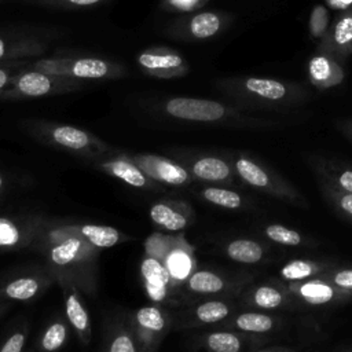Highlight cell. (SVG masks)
Here are the masks:
<instances>
[{"mask_svg": "<svg viewBox=\"0 0 352 352\" xmlns=\"http://www.w3.org/2000/svg\"><path fill=\"white\" fill-rule=\"evenodd\" d=\"M30 67L65 76L82 81H111L124 78L128 69L116 60L99 56H76V55H55L38 58L29 63Z\"/></svg>", "mask_w": 352, "mask_h": 352, "instance_id": "1", "label": "cell"}, {"mask_svg": "<svg viewBox=\"0 0 352 352\" xmlns=\"http://www.w3.org/2000/svg\"><path fill=\"white\" fill-rule=\"evenodd\" d=\"M87 84L88 82L82 80L45 73L28 65L21 69L11 78L7 88L0 92V100H25L63 95L80 91L87 87Z\"/></svg>", "mask_w": 352, "mask_h": 352, "instance_id": "2", "label": "cell"}, {"mask_svg": "<svg viewBox=\"0 0 352 352\" xmlns=\"http://www.w3.org/2000/svg\"><path fill=\"white\" fill-rule=\"evenodd\" d=\"M234 169L238 177L253 190L292 205L307 206L300 191L263 162L245 154H239L234 160Z\"/></svg>", "mask_w": 352, "mask_h": 352, "instance_id": "3", "label": "cell"}, {"mask_svg": "<svg viewBox=\"0 0 352 352\" xmlns=\"http://www.w3.org/2000/svg\"><path fill=\"white\" fill-rule=\"evenodd\" d=\"M158 110L168 117L190 122H221L238 117L235 109L212 99L169 96L157 102Z\"/></svg>", "mask_w": 352, "mask_h": 352, "instance_id": "4", "label": "cell"}, {"mask_svg": "<svg viewBox=\"0 0 352 352\" xmlns=\"http://www.w3.org/2000/svg\"><path fill=\"white\" fill-rule=\"evenodd\" d=\"M230 22V16L220 11H192L170 21L166 36L180 41H202L217 36Z\"/></svg>", "mask_w": 352, "mask_h": 352, "instance_id": "5", "label": "cell"}, {"mask_svg": "<svg viewBox=\"0 0 352 352\" xmlns=\"http://www.w3.org/2000/svg\"><path fill=\"white\" fill-rule=\"evenodd\" d=\"M138 67L148 77L160 80L182 78L190 73L187 59L177 50L165 45H153L135 56Z\"/></svg>", "mask_w": 352, "mask_h": 352, "instance_id": "6", "label": "cell"}, {"mask_svg": "<svg viewBox=\"0 0 352 352\" xmlns=\"http://www.w3.org/2000/svg\"><path fill=\"white\" fill-rule=\"evenodd\" d=\"M287 293L294 298L297 305L307 307H330L340 305L352 300V294L336 287L323 278H312L301 282H282Z\"/></svg>", "mask_w": 352, "mask_h": 352, "instance_id": "7", "label": "cell"}, {"mask_svg": "<svg viewBox=\"0 0 352 352\" xmlns=\"http://www.w3.org/2000/svg\"><path fill=\"white\" fill-rule=\"evenodd\" d=\"M36 131L40 132L48 142L73 151L96 150L102 146L100 142L89 132L72 125L37 122Z\"/></svg>", "mask_w": 352, "mask_h": 352, "instance_id": "8", "label": "cell"}, {"mask_svg": "<svg viewBox=\"0 0 352 352\" xmlns=\"http://www.w3.org/2000/svg\"><path fill=\"white\" fill-rule=\"evenodd\" d=\"M219 89L226 94L242 95L248 94L268 102L283 100L287 95V87L272 78H260V77H246L235 80H223L219 82Z\"/></svg>", "mask_w": 352, "mask_h": 352, "instance_id": "9", "label": "cell"}, {"mask_svg": "<svg viewBox=\"0 0 352 352\" xmlns=\"http://www.w3.org/2000/svg\"><path fill=\"white\" fill-rule=\"evenodd\" d=\"M245 305L260 311H278L297 308V302L283 287L280 280L260 283L249 289L243 298Z\"/></svg>", "mask_w": 352, "mask_h": 352, "instance_id": "10", "label": "cell"}, {"mask_svg": "<svg viewBox=\"0 0 352 352\" xmlns=\"http://www.w3.org/2000/svg\"><path fill=\"white\" fill-rule=\"evenodd\" d=\"M50 44L40 36L0 33V62L32 59L44 55Z\"/></svg>", "mask_w": 352, "mask_h": 352, "instance_id": "11", "label": "cell"}, {"mask_svg": "<svg viewBox=\"0 0 352 352\" xmlns=\"http://www.w3.org/2000/svg\"><path fill=\"white\" fill-rule=\"evenodd\" d=\"M308 78L318 89H327L340 85L344 78L342 67L336 62L333 56L326 54L314 55L308 62Z\"/></svg>", "mask_w": 352, "mask_h": 352, "instance_id": "12", "label": "cell"}, {"mask_svg": "<svg viewBox=\"0 0 352 352\" xmlns=\"http://www.w3.org/2000/svg\"><path fill=\"white\" fill-rule=\"evenodd\" d=\"M322 40L323 50L331 55L337 58L348 55L352 51V10L344 11Z\"/></svg>", "mask_w": 352, "mask_h": 352, "instance_id": "13", "label": "cell"}, {"mask_svg": "<svg viewBox=\"0 0 352 352\" xmlns=\"http://www.w3.org/2000/svg\"><path fill=\"white\" fill-rule=\"evenodd\" d=\"M230 326L239 330L241 333L264 336L276 330L280 326V319L278 316L270 315L267 311L252 309L235 315Z\"/></svg>", "mask_w": 352, "mask_h": 352, "instance_id": "14", "label": "cell"}, {"mask_svg": "<svg viewBox=\"0 0 352 352\" xmlns=\"http://www.w3.org/2000/svg\"><path fill=\"white\" fill-rule=\"evenodd\" d=\"M334 264L329 260H311V258H294L287 261L279 270V278L282 282H301L329 271Z\"/></svg>", "mask_w": 352, "mask_h": 352, "instance_id": "15", "label": "cell"}, {"mask_svg": "<svg viewBox=\"0 0 352 352\" xmlns=\"http://www.w3.org/2000/svg\"><path fill=\"white\" fill-rule=\"evenodd\" d=\"M267 338L264 336L232 333V331H214L206 337V345L212 352H242L245 346L263 344Z\"/></svg>", "mask_w": 352, "mask_h": 352, "instance_id": "16", "label": "cell"}, {"mask_svg": "<svg viewBox=\"0 0 352 352\" xmlns=\"http://www.w3.org/2000/svg\"><path fill=\"white\" fill-rule=\"evenodd\" d=\"M191 170L194 176L201 180L217 183H228L235 172L234 166H231L230 162L213 155H205L195 160Z\"/></svg>", "mask_w": 352, "mask_h": 352, "instance_id": "17", "label": "cell"}, {"mask_svg": "<svg viewBox=\"0 0 352 352\" xmlns=\"http://www.w3.org/2000/svg\"><path fill=\"white\" fill-rule=\"evenodd\" d=\"M228 258L242 264H258L265 261L270 249L267 245L254 239H234L226 246Z\"/></svg>", "mask_w": 352, "mask_h": 352, "instance_id": "18", "label": "cell"}, {"mask_svg": "<svg viewBox=\"0 0 352 352\" xmlns=\"http://www.w3.org/2000/svg\"><path fill=\"white\" fill-rule=\"evenodd\" d=\"M140 161L153 176L161 179L165 183L184 184L188 180L187 170L183 166L168 161L166 158L146 155V157H140Z\"/></svg>", "mask_w": 352, "mask_h": 352, "instance_id": "19", "label": "cell"}, {"mask_svg": "<svg viewBox=\"0 0 352 352\" xmlns=\"http://www.w3.org/2000/svg\"><path fill=\"white\" fill-rule=\"evenodd\" d=\"M312 166L318 173L319 183H324L345 192H352V168L320 160L314 162Z\"/></svg>", "mask_w": 352, "mask_h": 352, "instance_id": "20", "label": "cell"}, {"mask_svg": "<svg viewBox=\"0 0 352 352\" xmlns=\"http://www.w3.org/2000/svg\"><path fill=\"white\" fill-rule=\"evenodd\" d=\"M142 275L146 282L150 297L155 301L162 300L166 293V285L169 280V272L157 260L146 258L142 263Z\"/></svg>", "mask_w": 352, "mask_h": 352, "instance_id": "21", "label": "cell"}, {"mask_svg": "<svg viewBox=\"0 0 352 352\" xmlns=\"http://www.w3.org/2000/svg\"><path fill=\"white\" fill-rule=\"evenodd\" d=\"M228 280L212 271H197L188 279V287L201 294H219L227 290Z\"/></svg>", "mask_w": 352, "mask_h": 352, "instance_id": "22", "label": "cell"}, {"mask_svg": "<svg viewBox=\"0 0 352 352\" xmlns=\"http://www.w3.org/2000/svg\"><path fill=\"white\" fill-rule=\"evenodd\" d=\"M263 235L268 241L287 248H297L308 243V239L301 232L278 223H271L263 227Z\"/></svg>", "mask_w": 352, "mask_h": 352, "instance_id": "23", "label": "cell"}, {"mask_svg": "<svg viewBox=\"0 0 352 352\" xmlns=\"http://www.w3.org/2000/svg\"><path fill=\"white\" fill-rule=\"evenodd\" d=\"M102 168L133 187L146 186V177L142 173V170L125 160H113V161L104 162Z\"/></svg>", "mask_w": 352, "mask_h": 352, "instance_id": "24", "label": "cell"}, {"mask_svg": "<svg viewBox=\"0 0 352 352\" xmlns=\"http://www.w3.org/2000/svg\"><path fill=\"white\" fill-rule=\"evenodd\" d=\"M202 197L208 202L226 209H241L246 204L239 192L223 187H206L202 190Z\"/></svg>", "mask_w": 352, "mask_h": 352, "instance_id": "25", "label": "cell"}, {"mask_svg": "<svg viewBox=\"0 0 352 352\" xmlns=\"http://www.w3.org/2000/svg\"><path fill=\"white\" fill-rule=\"evenodd\" d=\"M150 216L154 223L166 230L177 231L187 226V219L184 217V214L173 210L170 206L165 204H155L150 209Z\"/></svg>", "mask_w": 352, "mask_h": 352, "instance_id": "26", "label": "cell"}, {"mask_svg": "<svg viewBox=\"0 0 352 352\" xmlns=\"http://www.w3.org/2000/svg\"><path fill=\"white\" fill-rule=\"evenodd\" d=\"M231 315V305L223 300H209L199 304L195 316L201 323H217Z\"/></svg>", "mask_w": 352, "mask_h": 352, "instance_id": "27", "label": "cell"}, {"mask_svg": "<svg viewBox=\"0 0 352 352\" xmlns=\"http://www.w3.org/2000/svg\"><path fill=\"white\" fill-rule=\"evenodd\" d=\"M81 232L91 243L98 248H111L120 239V232L116 228L107 226L87 224L81 228Z\"/></svg>", "mask_w": 352, "mask_h": 352, "instance_id": "28", "label": "cell"}, {"mask_svg": "<svg viewBox=\"0 0 352 352\" xmlns=\"http://www.w3.org/2000/svg\"><path fill=\"white\" fill-rule=\"evenodd\" d=\"M25 4L47 8V10H81V8H91L107 3L110 0H19Z\"/></svg>", "mask_w": 352, "mask_h": 352, "instance_id": "29", "label": "cell"}, {"mask_svg": "<svg viewBox=\"0 0 352 352\" xmlns=\"http://www.w3.org/2000/svg\"><path fill=\"white\" fill-rule=\"evenodd\" d=\"M320 187L323 195L330 202V205L337 210V213L352 221V192L337 190L324 183H320Z\"/></svg>", "mask_w": 352, "mask_h": 352, "instance_id": "30", "label": "cell"}, {"mask_svg": "<svg viewBox=\"0 0 352 352\" xmlns=\"http://www.w3.org/2000/svg\"><path fill=\"white\" fill-rule=\"evenodd\" d=\"M38 290V283L33 278H19L6 286V294L14 300H29Z\"/></svg>", "mask_w": 352, "mask_h": 352, "instance_id": "31", "label": "cell"}, {"mask_svg": "<svg viewBox=\"0 0 352 352\" xmlns=\"http://www.w3.org/2000/svg\"><path fill=\"white\" fill-rule=\"evenodd\" d=\"M66 314L70 323L78 330L85 331L88 329V315L81 301L74 293H70L66 300Z\"/></svg>", "mask_w": 352, "mask_h": 352, "instance_id": "32", "label": "cell"}, {"mask_svg": "<svg viewBox=\"0 0 352 352\" xmlns=\"http://www.w3.org/2000/svg\"><path fill=\"white\" fill-rule=\"evenodd\" d=\"M333 283L336 287L352 294V267H331L324 274L319 275Z\"/></svg>", "mask_w": 352, "mask_h": 352, "instance_id": "33", "label": "cell"}, {"mask_svg": "<svg viewBox=\"0 0 352 352\" xmlns=\"http://www.w3.org/2000/svg\"><path fill=\"white\" fill-rule=\"evenodd\" d=\"M80 250V241L76 238L66 239L51 250V260L58 265H65L73 261Z\"/></svg>", "mask_w": 352, "mask_h": 352, "instance_id": "34", "label": "cell"}, {"mask_svg": "<svg viewBox=\"0 0 352 352\" xmlns=\"http://www.w3.org/2000/svg\"><path fill=\"white\" fill-rule=\"evenodd\" d=\"M329 28V10L327 7L318 4L314 7L309 16V33L315 38H323Z\"/></svg>", "mask_w": 352, "mask_h": 352, "instance_id": "35", "label": "cell"}, {"mask_svg": "<svg viewBox=\"0 0 352 352\" xmlns=\"http://www.w3.org/2000/svg\"><path fill=\"white\" fill-rule=\"evenodd\" d=\"M136 319H138L140 326H143L148 330H153V331H160L165 324V320H164V316H162L161 311L155 307L140 308L136 312Z\"/></svg>", "mask_w": 352, "mask_h": 352, "instance_id": "36", "label": "cell"}, {"mask_svg": "<svg viewBox=\"0 0 352 352\" xmlns=\"http://www.w3.org/2000/svg\"><path fill=\"white\" fill-rule=\"evenodd\" d=\"M208 0H161V8L166 12H177V14H188L197 11Z\"/></svg>", "mask_w": 352, "mask_h": 352, "instance_id": "37", "label": "cell"}, {"mask_svg": "<svg viewBox=\"0 0 352 352\" xmlns=\"http://www.w3.org/2000/svg\"><path fill=\"white\" fill-rule=\"evenodd\" d=\"M29 59H16V60H7L0 62V92L7 88L11 78L23 67L29 65Z\"/></svg>", "mask_w": 352, "mask_h": 352, "instance_id": "38", "label": "cell"}, {"mask_svg": "<svg viewBox=\"0 0 352 352\" xmlns=\"http://www.w3.org/2000/svg\"><path fill=\"white\" fill-rule=\"evenodd\" d=\"M66 338V329L62 323H54L51 324L44 337H43V346L45 351H54L59 348Z\"/></svg>", "mask_w": 352, "mask_h": 352, "instance_id": "39", "label": "cell"}, {"mask_svg": "<svg viewBox=\"0 0 352 352\" xmlns=\"http://www.w3.org/2000/svg\"><path fill=\"white\" fill-rule=\"evenodd\" d=\"M168 267H169V271L173 276L176 278H183L187 275L188 272V268H190V261L187 258V256L184 253H180V252H176L173 253L170 257H169V261H168Z\"/></svg>", "mask_w": 352, "mask_h": 352, "instance_id": "40", "label": "cell"}, {"mask_svg": "<svg viewBox=\"0 0 352 352\" xmlns=\"http://www.w3.org/2000/svg\"><path fill=\"white\" fill-rule=\"evenodd\" d=\"M19 231L7 219H0V246H11L18 242Z\"/></svg>", "mask_w": 352, "mask_h": 352, "instance_id": "41", "label": "cell"}, {"mask_svg": "<svg viewBox=\"0 0 352 352\" xmlns=\"http://www.w3.org/2000/svg\"><path fill=\"white\" fill-rule=\"evenodd\" d=\"M110 352H136V351H135V345H133L132 340L129 338V336L121 334L113 340Z\"/></svg>", "mask_w": 352, "mask_h": 352, "instance_id": "42", "label": "cell"}, {"mask_svg": "<svg viewBox=\"0 0 352 352\" xmlns=\"http://www.w3.org/2000/svg\"><path fill=\"white\" fill-rule=\"evenodd\" d=\"M23 341H25L23 334L15 333L6 341V344L3 345L0 352H21L22 346H23Z\"/></svg>", "mask_w": 352, "mask_h": 352, "instance_id": "43", "label": "cell"}, {"mask_svg": "<svg viewBox=\"0 0 352 352\" xmlns=\"http://www.w3.org/2000/svg\"><path fill=\"white\" fill-rule=\"evenodd\" d=\"M326 3L330 8L340 11H346L352 7V0H326Z\"/></svg>", "mask_w": 352, "mask_h": 352, "instance_id": "44", "label": "cell"}, {"mask_svg": "<svg viewBox=\"0 0 352 352\" xmlns=\"http://www.w3.org/2000/svg\"><path fill=\"white\" fill-rule=\"evenodd\" d=\"M254 352H290V351L283 349V348H276V349H258V351H254Z\"/></svg>", "mask_w": 352, "mask_h": 352, "instance_id": "45", "label": "cell"}, {"mask_svg": "<svg viewBox=\"0 0 352 352\" xmlns=\"http://www.w3.org/2000/svg\"><path fill=\"white\" fill-rule=\"evenodd\" d=\"M345 131H346V135H348V136L351 138V140H352V124H351Z\"/></svg>", "mask_w": 352, "mask_h": 352, "instance_id": "46", "label": "cell"}, {"mask_svg": "<svg viewBox=\"0 0 352 352\" xmlns=\"http://www.w3.org/2000/svg\"><path fill=\"white\" fill-rule=\"evenodd\" d=\"M11 1H19V0H0V4H4V3H11Z\"/></svg>", "mask_w": 352, "mask_h": 352, "instance_id": "47", "label": "cell"}, {"mask_svg": "<svg viewBox=\"0 0 352 352\" xmlns=\"http://www.w3.org/2000/svg\"><path fill=\"white\" fill-rule=\"evenodd\" d=\"M1 184H3V179H1V176H0V187H1Z\"/></svg>", "mask_w": 352, "mask_h": 352, "instance_id": "48", "label": "cell"}, {"mask_svg": "<svg viewBox=\"0 0 352 352\" xmlns=\"http://www.w3.org/2000/svg\"><path fill=\"white\" fill-rule=\"evenodd\" d=\"M346 352H352V349H349V351H346Z\"/></svg>", "mask_w": 352, "mask_h": 352, "instance_id": "49", "label": "cell"}]
</instances>
